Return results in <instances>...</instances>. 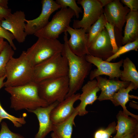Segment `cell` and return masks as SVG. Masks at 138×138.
Returning <instances> with one entry per match:
<instances>
[{
	"label": "cell",
	"instance_id": "obj_11",
	"mask_svg": "<svg viewBox=\"0 0 138 138\" xmlns=\"http://www.w3.org/2000/svg\"><path fill=\"white\" fill-rule=\"evenodd\" d=\"M41 12L37 18L33 19H26L25 31L27 35L33 34L44 28L49 22V18L55 11L61 8V6L53 0H42Z\"/></svg>",
	"mask_w": 138,
	"mask_h": 138
},
{
	"label": "cell",
	"instance_id": "obj_38",
	"mask_svg": "<svg viewBox=\"0 0 138 138\" xmlns=\"http://www.w3.org/2000/svg\"><path fill=\"white\" fill-rule=\"evenodd\" d=\"M7 42L4 40L0 42V54L4 49Z\"/></svg>",
	"mask_w": 138,
	"mask_h": 138
},
{
	"label": "cell",
	"instance_id": "obj_28",
	"mask_svg": "<svg viewBox=\"0 0 138 138\" xmlns=\"http://www.w3.org/2000/svg\"><path fill=\"white\" fill-rule=\"evenodd\" d=\"M116 123L113 121L109 124L105 129L100 128L94 134V138H110L111 135L116 131Z\"/></svg>",
	"mask_w": 138,
	"mask_h": 138
},
{
	"label": "cell",
	"instance_id": "obj_18",
	"mask_svg": "<svg viewBox=\"0 0 138 138\" xmlns=\"http://www.w3.org/2000/svg\"><path fill=\"white\" fill-rule=\"evenodd\" d=\"M97 85L101 90V93L98 98L99 101L110 100L113 94L120 89L126 88L130 82L120 80L118 78L108 79L106 77L99 76L96 77Z\"/></svg>",
	"mask_w": 138,
	"mask_h": 138
},
{
	"label": "cell",
	"instance_id": "obj_10",
	"mask_svg": "<svg viewBox=\"0 0 138 138\" xmlns=\"http://www.w3.org/2000/svg\"><path fill=\"white\" fill-rule=\"evenodd\" d=\"M85 57L88 62L95 65L97 68L90 71L89 74L90 80L102 75L109 76L110 79L120 78L121 71L120 68L122 66L123 59L117 62L111 63L89 54L86 55Z\"/></svg>",
	"mask_w": 138,
	"mask_h": 138
},
{
	"label": "cell",
	"instance_id": "obj_31",
	"mask_svg": "<svg viewBox=\"0 0 138 138\" xmlns=\"http://www.w3.org/2000/svg\"><path fill=\"white\" fill-rule=\"evenodd\" d=\"M105 28L109 35L113 48V52L114 54L117 52L119 48L116 42L114 27L113 25L107 22L105 25Z\"/></svg>",
	"mask_w": 138,
	"mask_h": 138
},
{
	"label": "cell",
	"instance_id": "obj_23",
	"mask_svg": "<svg viewBox=\"0 0 138 138\" xmlns=\"http://www.w3.org/2000/svg\"><path fill=\"white\" fill-rule=\"evenodd\" d=\"M123 70H121L120 78L121 81L133 83L135 90L138 88V72L136 66L129 58L126 57L123 60Z\"/></svg>",
	"mask_w": 138,
	"mask_h": 138
},
{
	"label": "cell",
	"instance_id": "obj_34",
	"mask_svg": "<svg viewBox=\"0 0 138 138\" xmlns=\"http://www.w3.org/2000/svg\"><path fill=\"white\" fill-rule=\"evenodd\" d=\"M11 9L5 8L0 7V20L2 21L5 19L12 13Z\"/></svg>",
	"mask_w": 138,
	"mask_h": 138
},
{
	"label": "cell",
	"instance_id": "obj_41",
	"mask_svg": "<svg viewBox=\"0 0 138 138\" xmlns=\"http://www.w3.org/2000/svg\"><path fill=\"white\" fill-rule=\"evenodd\" d=\"M133 138H138V132L135 133Z\"/></svg>",
	"mask_w": 138,
	"mask_h": 138
},
{
	"label": "cell",
	"instance_id": "obj_12",
	"mask_svg": "<svg viewBox=\"0 0 138 138\" xmlns=\"http://www.w3.org/2000/svg\"><path fill=\"white\" fill-rule=\"evenodd\" d=\"M25 15L24 11H17L1 21L2 26L10 32L19 43L24 42L27 35L25 31Z\"/></svg>",
	"mask_w": 138,
	"mask_h": 138
},
{
	"label": "cell",
	"instance_id": "obj_25",
	"mask_svg": "<svg viewBox=\"0 0 138 138\" xmlns=\"http://www.w3.org/2000/svg\"><path fill=\"white\" fill-rule=\"evenodd\" d=\"M14 54V50L7 42L0 54V77L6 75V65Z\"/></svg>",
	"mask_w": 138,
	"mask_h": 138
},
{
	"label": "cell",
	"instance_id": "obj_17",
	"mask_svg": "<svg viewBox=\"0 0 138 138\" xmlns=\"http://www.w3.org/2000/svg\"><path fill=\"white\" fill-rule=\"evenodd\" d=\"M81 88L82 93L80 94L79 99L80 102L76 107L78 115L80 116H84L88 113L86 109V106L93 104L97 99V93L100 90L95 79L88 81Z\"/></svg>",
	"mask_w": 138,
	"mask_h": 138
},
{
	"label": "cell",
	"instance_id": "obj_4",
	"mask_svg": "<svg viewBox=\"0 0 138 138\" xmlns=\"http://www.w3.org/2000/svg\"><path fill=\"white\" fill-rule=\"evenodd\" d=\"M68 72L66 58L58 53L34 67L33 81L38 83L45 79L68 76Z\"/></svg>",
	"mask_w": 138,
	"mask_h": 138
},
{
	"label": "cell",
	"instance_id": "obj_37",
	"mask_svg": "<svg viewBox=\"0 0 138 138\" xmlns=\"http://www.w3.org/2000/svg\"><path fill=\"white\" fill-rule=\"evenodd\" d=\"M103 7L111 2V0H99Z\"/></svg>",
	"mask_w": 138,
	"mask_h": 138
},
{
	"label": "cell",
	"instance_id": "obj_14",
	"mask_svg": "<svg viewBox=\"0 0 138 138\" xmlns=\"http://www.w3.org/2000/svg\"><path fill=\"white\" fill-rule=\"evenodd\" d=\"M66 31L70 36L67 43L71 51L80 57L89 54L87 48L88 34L84 30L81 28H74L70 26Z\"/></svg>",
	"mask_w": 138,
	"mask_h": 138
},
{
	"label": "cell",
	"instance_id": "obj_1",
	"mask_svg": "<svg viewBox=\"0 0 138 138\" xmlns=\"http://www.w3.org/2000/svg\"><path fill=\"white\" fill-rule=\"evenodd\" d=\"M63 40L64 48L61 53L67 61L69 81V90L66 98L76 94L82 88L85 79L89 74L92 65L86 60L85 56H79L71 51L67 44L66 31L64 32Z\"/></svg>",
	"mask_w": 138,
	"mask_h": 138
},
{
	"label": "cell",
	"instance_id": "obj_33",
	"mask_svg": "<svg viewBox=\"0 0 138 138\" xmlns=\"http://www.w3.org/2000/svg\"><path fill=\"white\" fill-rule=\"evenodd\" d=\"M121 1L130 9V11H137L138 0H121Z\"/></svg>",
	"mask_w": 138,
	"mask_h": 138
},
{
	"label": "cell",
	"instance_id": "obj_16",
	"mask_svg": "<svg viewBox=\"0 0 138 138\" xmlns=\"http://www.w3.org/2000/svg\"><path fill=\"white\" fill-rule=\"evenodd\" d=\"M59 103L56 101L46 107H40L34 110H27L34 113L39 122L38 131L34 138H44L52 131L53 124L50 118V114L52 110Z\"/></svg>",
	"mask_w": 138,
	"mask_h": 138
},
{
	"label": "cell",
	"instance_id": "obj_32",
	"mask_svg": "<svg viewBox=\"0 0 138 138\" xmlns=\"http://www.w3.org/2000/svg\"><path fill=\"white\" fill-rule=\"evenodd\" d=\"M0 37L5 39L14 50L16 49L13 40L15 39L13 35L10 32L4 28L2 26L1 21L0 20Z\"/></svg>",
	"mask_w": 138,
	"mask_h": 138
},
{
	"label": "cell",
	"instance_id": "obj_20",
	"mask_svg": "<svg viewBox=\"0 0 138 138\" xmlns=\"http://www.w3.org/2000/svg\"><path fill=\"white\" fill-rule=\"evenodd\" d=\"M126 22L122 41L123 45L138 39V12L130 11L126 16Z\"/></svg>",
	"mask_w": 138,
	"mask_h": 138
},
{
	"label": "cell",
	"instance_id": "obj_9",
	"mask_svg": "<svg viewBox=\"0 0 138 138\" xmlns=\"http://www.w3.org/2000/svg\"><path fill=\"white\" fill-rule=\"evenodd\" d=\"M77 3L82 6L84 13L81 20H74L73 28H82L88 33L90 27L103 13V7L99 0H78Z\"/></svg>",
	"mask_w": 138,
	"mask_h": 138
},
{
	"label": "cell",
	"instance_id": "obj_27",
	"mask_svg": "<svg viewBox=\"0 0 138 138\" xmlns=\"http://www.w3.org/2000/svg\"><path fill=\"white\" fill-rule=\"evenodd\" d=\"M0 117L3 119H7L10 121L16 128L21 127L26 123L24 117H17L8 113L2 107L0 102Z\"/></svg>",
	"mask_w": 138,
	"mask_h": 138
},
{
	"label": "cell",
	"instance_id": "obj_26",
	"mask_svg": "<svg viewBox=\"0 0 138 138\" xmlns=\"http://www.w3.org/2000/svg\"><path fill=\"white\" fill-rule=\"evenodd\" d=\"M138 49V39L132 42L125 44L124 46H120L117 52L107 59L106 61L110 62L119 57L121 55L132 50L136 51Z\"/></svg>",
	"mask_w": 138,
	"mask_h": 138
},
{
	"label": "cell",
	"instance_id": "obj_39",
	"mask_svg": "<svg viewBox=\"0 0 138 138\" xmlns=\"http://www.w3.org/2000/svg\"><path fill=\"white\" fill-rule=\"evenodd\" d=\"M6 78V76L0 77V89L4 86V80Z\"/></svg>",
	"mask_w": 138,
	"mask_h": 138
},
{
	"label": "cell",
	"instance_id": "obj_5",
	"mask_svg": "<svg viewBox=\"0 0 138 138\" xmlns=\"http://www.w3.org/2000/svg\"><path fill=\"white\" fill-rule=\"evenodd\" d=\"M64 47V44L57 39L38 38L37 41L25 51V55L34 67L55 54L61 53Z\"/></svg>",
	"mask_w": 138,
	"mask_h": 138
},
{
	"label": "cell",
	"instance_id": "obj_30",
	"mask_svg": "<svg viewBox=\"0 0 138 138\" xmlns=\"http://www.w3.org/2000/svg\"><path fill=\"white\" fill-rule=\"evenodd\" d=\"M0 138H26L20 134L11 131L7 123L3 121L1 123Z\"/></svg>",
	"mask_w": 138,
	"mask_h": 138
},
{
	"label": "cell",
	"instance_id": "obj_43",
	"mask_svg": "<svg viewBox=\"0 0 138 138\" xmlns=\"http://www.w3.org/2000/svg\"><path fill=\"white\" fill-rule=\"evenodd\" d=\"M3 119L1 118V117H0V123H1V121H2V120H3Z\"/></svg>",
	"mask_w": 138,
	"mask_h": 138
},
{
	"label": "cell",
	"instance_id": "obj_3",
	"mask_svg": "<svg viewBox=\"0 0 138 138\" xmlns=\"http://www.w3.org/2000/svg\"><path fill=\"white\" fill-rule=\"evenodd\" d=\"M5 87L24 85L33 82L34 67L27 59L25 51L17 58L13 57L6 68Z\"/></svg>",
	"mask_w": 138,
	"mask_h": 138
},
{
	"label": "cell",
	"instance_id": "obj_6",
	"mask_svg": "<svg viewBox=\"0 0 138 138\" xmlns=\"http://www.w3.org/2000/svg\"><path fill=\"white\" fill-rule=\"evenodd\" d=\"M40 97L49 105L66 98L69 89L68 76L43 80L37 83Z\"/></svg>",
	"mask_w": 138,
	"mask_h": 138
},
{
	"label": "cell",
	"instance_id": "obj_35",
	"mask_svg": "<svg viewBox=\"0 0 138 138\" xmlns=\"http://www.w3.org/2000/svg\"><path fill=\"white\" fill-rule=\"evenodd\" d=\"M8 0H0V7L5 8H8Z\"/></svg>",
	"mask_w": 138,
	"mask_h": 138
},
{
	"label": "cell",
	"instance_id": "obj_21",
	"mask_svg": "<svg viewBox=\"0 0 138 138\" xmlns=\"http://www.w3.org/2000/svg\"><path fill=\"white\" fill-rule=\"evenodd\" d=\"M133 89L135 90V86L133 83L131 82L127 87L121 88L119 89L113 94L110 100L115 106H121L123 109L122 111L126 114L138 120V115L130 112L128 110L126 107V104L129 101L130 98H132L138 99V98L129 94L130 92Z\"/></svg>",
	"mask_w": 138,
	"mask_h": 138
},
{
	"label": "cell",
	"instance_id": "obj_40",
	"mask_svg": "<svg viewBox=\"0 0 138 138\" xmlns=\"http://www.w3.org/2000/svg\"><path fill=\"white\" fill-rule=\"evenodd\" d=\"M51 136L52 138H56L54 133L53 132L51 134Z\"/></svg>",
	"mask_w": 138,
	"mask_h": 138
},
{
	"label": "cell",
	"instance_id": "obj_36",
	"mask_svg": "<svg viewBox=\"0 0 138 138\" xmlns=\"http://www.w3.org/2000/svg\"><path fill=\"white\" fill-rule=\"evenodd\" d=\"M138 132H132L128 133L121 138H133L136 133Z\"/></svg>",
	"mask_w": 138,
	"mask_h": 138
},
{
	"label": "cell",
	"instance_id": "obj_24",
	"mask_svg": "<svg viewBox=\"0 0 138 138\" xmlns=\"http://www.w3.org/2000/svg\"><path fill=\"white\" fill-rule=\"evenodd\" d=\"M107 22L106 19L103 13L98 19L90 27L87 33V48L103 30L105 28V25Z\"/></svg>",
	"mask_w": 138,
	"mask_h": 138
},
{
	"label": "cell",
	"instance_id": "obj_8",
	"mask_svg": "<svg viewBox=\"0 0 138 138\" xmlns=\"http://www.w3.org/2000/svg\"><path fill=\"white\" fill-rule=\"evenodd\" d=\"M104 7L103 14L107 22L114 27L116 42L119 47L122 45V28L130 10L126 6H124L119 0H112Z\"/></svg>",
	"mask_w": 138,
	"mask_h": 138
},
{
	"label": "cell",
	"instance_id": "obj_15",
	"mask_svg": "<svg viewBox=\"0 0 138 138\" xmlns=\"http://www.w3.org/2000/svg\"><path fill=\"white\" fill-rule=\"evenodd\" d=\"M79 93L66 98L51 111L50 118L53 124L63 122L70 118L76 110L74 103L79 99Z\"/></svg>",
	"mask_w": 138,
	"mask_h": 138
},
{
	"label": "cell",
	"instance_id": "obj_29",
	"mask_svg": "<svg viewBox=\"0 0 138 138\" xmlns=\"http://www.w3.org/2000/svg\"><path fill=\"white\" fill-rule=\"evenodd\" d=\"M55 1L61 8L68 7L74 12L77 18H79L80 13H83L81 8L78 6L76 0H56Z\"/></svg>",
	"mask_w": 138,
	"mask_h": 138
},
{
	"label": "cell",
	"instance_id": "obj_22",
	"mask_svg": "<svg viewBox=\"0 0 138 138\" xmlns=\"http://www.w3.org/2000/svg\"><path fill=\"white\" fill-rule=\"evenodd\" d=\"M72 115L68 119L62 122L53 124L52 131L56 138H72L74 120L78 112L76 108Z\"/></svg>",
	"mask_w": 138,
	"mask_h": 138
},
{
	"label": "cell",
	"instance_id": "obj_7",
	"mask_svg": "<svg viewBox=\"0 0 138 138\" xmlns=\"http://www.w3.org/2000/svg\"><path fill=\"white\" fill-rule=\"evenodd\" d=\"M61 8L44 28L34 34L35 36L38 38L57 39L61 34L66 31L75 14L74 12L69 8Z\"/></svg>",
	"mask_w": 138,
	"mask_h": 138
},
{
	"label": "cell",
	"instance_id": "obj_42",
	"mask_svg": "<svg viewBox=\"0 0 138 138\" xmlns=\"http://www.w3.org/2000/svg\"><path fill=\"white\" fill-rule=\"evenodd\" d=\"M4 39L3 38L0 37V42L4 41Z\"/></svg>",
	"mask_w": 138,
	"mask_h": 138
},
{
	"label": "cell",
	"instance_id": "obj_2",
	"mask_svg": "<svg viewBox=\"0 0 138 138\" xmlns=\"http://www.w3.org/2000/svg\"><path fill=\"white\" fill-rule=\"evenodd\" d=\"M5 90L10 95V107L15 111L34 110L49 105L40 97L38 84L34 82L21 86L5 87Z\"/></svg>",
	"mask_w": 138,
	"mask_h": 138
},
{
	"label": "cell",
	"instance_id": "obj_19",
	"mask_svg": "<svg viewBox=\"0 0 138 138\" xmlns=\"http://www.w3.org/2000/svg\"><path fill=\"white\" fill-rule=\"evenodd\" d=\"M116 118L117 132L113 138H121L130 132H138V120L126 115L121 110L119 111Z\"/></svg>",
	"mask_w": 138,
	"mask_h": 138
},
{
	"label": "cell",
	"instance_id": "obj_13",
	"mask_svg": "<svg viewBox=\"0 0 138 138\" xmlns=\"http://www.w3.org/2000/svg\"><path fill=\"white\" fill-rule=\"evenodd\" d=\"M89 54L106 61L113 53L108 32L103 29L88 47Z\"/></svg>",
	"mask_w": 138,
	"mask_h": 138
}]
</instances>
